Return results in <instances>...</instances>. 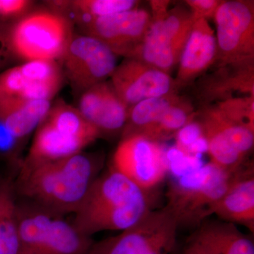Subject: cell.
<instances>
[{"mask_svg":"<svg viewBox=\"0 0 254 254\" xmlns=\"http://www.w3.org/2000/svg\"><path fill=\"white\" fill-rule=\"evenodd\" d=\"M38 127L29 153L22 165H36L67 158L81 153L90 145L45 120Z\"/></svg>","mask_w":254,"mask_h":254,"instance_id":"e0dca14e","label":"cell"},{"mask_svg":"<svg viewBox=\"0 0 254 254\" xmlns=\"http://www.w3.org/2000/svg\"><path fill=\"white\" fill-rule=\"evenodd\" d=\"M78 109L101 136L123 133L128 118V107L105 81L82 93Z\"/></svg>","mask_w":254,"mask_h":254,"instance_id":"5bb4252c","label":"cell"},{"mask_svg":"<svg viewBox=\"0 0 254 254\" xmlns=\"http://www.w3.org/2000/svg\"><path fill=\"white\" fill-rule=\"evenodd\" d=\"M111 167L143 190L150 191L165 180L170 164L163 143L134 134L122 138Z\"/></svg>","mask_w":254,"mask_h":254,"instance_id":"9c48e42d","label":"cell"},{"mask_svg":"<svg viewBox=\"0 0 254 254\" xmlns=\"http://www.w3.org/2000/svg\"><path fill=\"white\" fill-rule=\"evenodd\" d=\"M44 120L89 144L101 137L99 131L87 121L78 108H73L62 100L58 102L53 108H50Z\"/></svg>","mask_w":254,"mask_h":254,"instance_id":"603a6c76","label":"cell"},{"mask_svg":"<svg viewBox=\"0 0 254 254\" xmlns=\"http://www.w3.org/2000/svg\"><path fill=\"white\" fill-rule=\"evenodd\" d=\"M235 173H228L211 162L185 174L169 188L166 207L179 226L198 225L213 215Z\"/></svg>","mask_w":254,"mask_h":254,"instance_id":"5b68a950","label":"cell"},{"mask_svg":"<svg viewBox=\"0 0 254 254\" xmlns=\"http://www.w3.org/2000/svg\"><path fill=\"white\" fill-rule=\"evenodd\" d=\"M213 214L221 221L243 225L254 232L253 163H245L235 172L226 191L215 205Z\"/></svg>","mask_w":254,"mask_h":254,"instance_id":"2e32d148","label":"cell"},{"mask_svg":"<svg viewBox=\"0 0 254 254\" xmlns=\"http://www.w3.org/2000/svg\"><path fill=\"white\" fill-rule=\"evenodd\" d=\"M188 6L193 20H208L213 18L218 6L221 4L220 0H187L185 1Z\"/></svg>","mask_w":254,"mask_h":254,"instance_id":"4316f807","label":"cell"},{"mask_svg":"<svg viewBox=\"0 0 254 254\" xmlns=\"http://www.w3.org/2000/svg\"><path fill=\"white\" fill-rule=\"evenodd\" d=\"M151 23L139 46L127 58L141 60L170 74L178 64L194 20L189 9H170L169 1H150Z\"/></svg>","mask_w":254,"mask_h":254,"instance_id":"277c9868","label":"cell"},{"mask_svg":"<svg viewBox=\"0 0 254 254\" xmlns=\"http://www.w3.org/2000/svg\"><path fill=\"white\" fill-rule=\"evenodd\" d=\"M66 73L76 92L105 82L117 67V55L94 37L73 36L63 58Z\"/></svg>","mask_w":254,"mask_h":254,"instance_id":"8fae6325","label":"cell"},{"mask_svg":"<svg viewBox=\"0 0 254 254\" xmlns=\"http://www.w3.org/2000/svg\"><path fill=\"white\" fill-rule=\"evenodd\" d=\"M58 14H71L73 21L84 26L97 18L136 9L134 0H76L48 1Z\"/></svg>","mask_w":254,"mask_h":254,"instance_id":"44dd1931","label":"cell"},{"mask_svg":"<svg viewBox=\"0 0 254 254\" xmlns=\"http://www.w3.org/2000/svg\"><path fill=\"white\" fill-rule=\"evenodd\" d=\"M179 227L166 206L153 210L120 235L93 242L86 254H150L164 242L177 239Z\"/></svg>","mask_w":254,"mask_h":254,"instance_id":"30bf717a","label":"cell"},{"mask_svg":"<svg viewBox=\"0 0 254 254\" xmlns=\"http://www.w3.org/2000/svg\"><path fill=\"white\" fill-rule=\"evenodd\" d=\"M152 205L149 190L111 167L95 180L72 223L90 237L103 231L123 232L145 218Z\"/></svg>","mask_w":254,"mask_h":254,"instance_id":"7a4b0ae2","label":"cell"},{"mask_svg":"<svg viewBox=\"0 0 254 254\" xmlns=\"http://www.w3.org/2000/svg\"><path fill=\"white\" fill-rule=\"evenodd\" d=\"M14 204L0 217V254H21Z\"/></svg>","mask_w":254,"mask_h":254,"instance_id":"d4e9b609","label":"cell"},{"mask_svg":"<svg viewBox=\"0 0 254 254\" xmlns=\"http://www.w3.org/2000/svg\"><path fill=\"white\" fill-rule=\"evenodd\" d=\"M150 23V13L136 8L97 18L83 28L86 35L103 42L115 55L127 58L141 44Z\"/></svg>","mask_w":254,"mask_h":254,"instance_id":"4fadbf2b","label":"cell"},{"mask_svg":"<svg viewBox=\"0 0 254 254\" xmlns=\"http://www.w3.org/2000/svg\"><path fill=\"white\" fill-rule=\"evenodd\" d=\"M193 236L210 254H254L253 240L229 222H205Z\"/></svg>","mask_w":254,"mask_h":254,"instance_id":"ffe728a7","label":"cell"},{"mask_svg":"<svg viewBox=\"0 0 254 254\" xmlns=\"http://www.w3.org/2000/svg\"><path fill=\"white\" fill-rule=\"evenodd\" d=\"M26 0H0L1 18H11L23 14L31 6Z\"/></svg>","mask_w":254,"mask_h":254,"instance_id":"83f0119b","label":"cell"},{"mask_svg":"<svg viewBox=\"0 0 254 254\" xmlns=\"http://www.w3.org/2000/svg\"><path fill=\"white\" fill-rule=\"evenodd\" d=\"M216 58L215 32L208 20H196L182 50L177 77L174 78L177 89L194 81L214 64Z\"/></svg>","mask_w":254,"mask_h":254,"instance_id":"9a60e30c","label":"cell"},{"mask_svg":"<svg viewBox=\"0 0 254 254\" xmlns=\"http://www.w3.org/2000/svg\"><path fill=\"white\" fill-rule=\"evenodd\" d=\"M196 120L212 163L228 173L245 165L254 146L253 128L229 118L216 105H206Z\"/></svg>","mask_w":254,"mask_h":254,"instance_id":"52a82bcc","label":"cell"},{"mask_svg":"<svg viewBox=\"0 0 254 254\" xmlns=\"http://www.w3.org/2000/svg\"><path fill=\"white\" fill-rule=\"evenodd\" d=\"M213 18L216 62L223 64L254 60V1H222Z\"/></svg>","mask_w":254,"mask_h":254,"instance_id":"ba28073f","label":"cell"},{"mask_svg":"<svg viewBox=\"0 0 254 254\" xmlns=\"http://www.w3.org/2000/svg\"><path fill=\"white\" fill-rule=\"evenodd\" d=\"M110 83L128 110L143 100L177 93L178 90L170 74L134 58H126L117 66Z\"/></svg>","mask_w":254,"mask_h":254,"instance_id":"7c38bea8","label":"cell"},{"mask_svg":"<svg viewBox=\"0 0 254 254\" xmlns=\"http://www.w3.org/2000/svg\"><path fill=\"white\" fill-rule=\"evenodd\" d=\"M15 204L21 254H86L93 244L63 215L24 199Z\"/></svg>","mask_w":254,"mask_h":254,"instance_id":"3957f363","label":"cell"},{"mask_svg":"<svg viewBox=\"0 0 254 254\" xmlns=\"http://www.w3.org/2000/svg\"><path fill=\"white\" fill-rule=\"evenodd\" d=\"M202 136L201 128L195 117L190 123L184 127L175 136L177 138V149L185 154L187 148Z\"/></svg>","mask_w":254,"mask_h":254,"instance_id":"484cf974","label":"cell"},{"mask_svg":"<svg viewBox=\"0 0 254 254\" xmlns=\"http://www.w3.org/2000/svg\"><path fill=\"white\" fill-rule=\"evenodd\" d=\"M196 114L190 103L180 98L163 114L153 126L146 130L142 136L153 141L163 143L176 136L177 133L195 118Z\"/></svg>","mask_w":254,"mask_h":254,"instance_id":"cb8c5ba5","label":"cell"},{"mask_svg":"<svg viewBox=\"0 0 254 254\" xmlns=\"http://www.w3.org/2000/svg\"><path fill=\"white\" fill-rule=\"evenodd\" d=\"M0 18H1V16H0Z\"/></svg>","mask_w":254,"mask_h":254,"instance_id":"1f68e13d","label":"cell"},{"mask_svg":"<svg viewBox=\"0 0 254 254\" xmlns=\"http://www.w3.org/2000/svg\"><path fill=\"white\" fill-rule=\"evenodd\" d=\"M179 254H210V253L200 243L199 241L193 235Z\"/></svg>","mask_w":254,"mask_h":254,"instance_id":"f546056e","label":"cell"},{"mask_svg":"<svg viewBox=\"0 0 254 254\" xmlns=\"http://www.w3.org/2000/svg\"><path fill=\"white\" fill-rule=\"evenodd\" d=\"M180 98L181 97L177 93H173L144 100L132 106L128 110V118L122 133V138L144 133L158 121L169 107Z\"/></svg>","mask_w":254,"mask_h":254,"instance_id":"7402d4cb","label":"cell"},{"mask_svg":"<svg viewBox=\"0 0 254 254\" xmlns=\"http://www.w3.org/2000/svg\"><path fill=\"white\" fill-rule=\"evenodd\" d=\"M61 85L42 79L32 62L0 74V100H50Z\"/></svg>","mask_w":254,"mask_h":254,"instance_id":"ac0fdd59","label":"cell"},{"mask_svg":"<svg viewBox=\"0 0 254 254\" xmlns=\"http://www.w3.org/2000/svg\"><path fill=\"white\" fill-rule=\"evenodd\" d=\"M50 109V100L1 99L0 123L18 141L39 126Z\"/></svg>","mask_w":254,"mask_h":254,"instance_id":"d6986e66","label":"cell"},{"mask_svg":"<svg viewBox=\"0 0 254 254\" xmlns=\"http://www.w3.org/2000/svg\"><path fill=\"white\" fill-rule=\"evenodd\" d=\"M73 38L71 22L53 11H37L23 16L9 32L8 46L19 58L27 60L63 58Z\"/></svg>","mask_w":254,"mask_h":254,"instance_id":"8992f818","label":"cell"},{"mask_svg":"<svg viewBox=\"0 0 254 254\" xmlns=\"http://www.w3.org/2000/svg\"><path fill=\"white\" fill-rule=\"evenodd\" d=\"M13 190L8 182H0V217L14 204Z\"/></svg>","mask_w":254,"mask_h":254,"instance_id":"f1b7e54d","label":"cell"},{"mask_svg":"<svg viewBox=\"0 0 254 254\" xmlns=\"http://www.w3.org/2000/svg\"><path fill=\"white\" fill-rule=\"evenodd\" d=\"M2 55H3V52L1 51V49H0V62H1V60H2Z\"/></svg>","mask_w":254,"mask_h":254,"instance_id":"4dcf8cb0","label":"cell"},{"mask_svg":"<svg viewBox=\"0 0 254 254\" xmlns=\"http://www.w3.org/2000/svg\"><path fill=\"white\" fill-rule=\"evenodd\" d=\"M104 156L81 153L67 158L21 165L16 190L24 200L58 214L76 213L101 173Z\"/></svg>","mask_w":254,"mask_h":254,"instance_id":"6da1fadb","label":"cell"}]
</instances>
